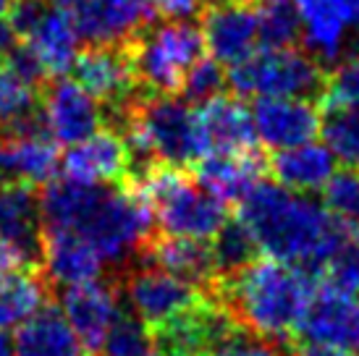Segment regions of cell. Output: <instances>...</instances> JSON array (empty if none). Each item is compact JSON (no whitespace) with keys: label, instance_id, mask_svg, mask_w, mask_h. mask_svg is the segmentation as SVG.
<instances>
[{"label":"cell","instance_id":"6da1fadb","mask_svg":"<svg viewBox=\"0 0 359 356\" xmlns=\"http://www.w3.org/2000/svg\"><path fill=\"white\" fill-rule=\"evenodd\" d=\"M40 218L42 231L76 233L110 265H126L142 254L155 228L152 210L129 181L116 189L69 178L50 181L40 191Z\"/></svg>","mask_w":359,"mask_h":356},{"label":"cell","instance_id":"7a4b0ae2","mask_svg":"<svg viewBox=\"0 0 359 356\" xmlns=\"http://www.w3.org/2000/svg\"><path fill=\"white\" fill-rule=\"evenodd\" d=\"M239 220L259 252L320 275L351 231L328 207L280 184L257 181L239 199Z\"/></svg>","mask_w":359,"mask_h":356},{"label":"cell","instance_id":"3957f363","mask_svg":"<svg viewBox=\"0 0 359 356\" xmlns=\"http://www.w3.org/2000/svg\"><path fill=\"white\" fill-rule=\"evenodd\" d=\"M210 291L250 333L265 341H289L302 330L318 291V275L273 257L252 259L220 275Z\"/></svg>","mask_w":359,"mask_h":356},{"label":"cell","instance_id":"277c9868","mask_svg":"<svg viewBox=\"0 0 359 356\" xmlns=\"http://www.w3.org/2000/svg\"><path fill=\"white\" fill-rule=\"evenodd\" d=\"M131 189L152 210L163 236H184L210 241L229 220L226 202L202 186L189 170L168 163H150L129 178Z\"/></svg>","mask_w":359,"mask_h":356},{"label":"cell","instance_id":"5b68a950","mask_svg":"<svg viewBox=\"0 0 359 356\" xmlns=\"http://www.w3.org/2000/svg\"><path fill=\"white\" fill-rule=\"evenodd\" d=\"M118 121V131L129 144L137 168H144L150 163L187 168L205 155L197 131V116L187 105V100L142 92L121 113Z\"/></svg>","mask_w":359,"mask_h":356},{"label":"cell","instance_id":"8992f818","mask_svg":"<svg viewBox=\"0 0 359 356\" xmlns=\"http://www.w3.org/2000/svg\"><path fill=\"white\" fill-rule=\"evenodd\" d=\"M330 71L304 48H262L229 66L226 84L239 97H325Z\"/></svg>","mask_w":359,"mask_h":356},{"label":"cell","instance_id":"52a82bcc","mask_svg":"<svg viewBox=\"0 0 359 356\" xmlns=\"http://www.w3.org/2000/svg\"><path fill=\"white\" fill-rule=\"evenodd\" d=\"M129 53L144 95H176L189 69L205 55V37L187 19L150 21L129 42Z\"/></svg>","mask_w":359,"mask_h":356},{"label":"cell","instance_id":"ba28073f","mask_svg":"<svg viewBox=\"0 0 359 356\" xmlns=\"http://www.w3.org/2000/svg\"><path fill=\"white\" fill-rule=\"evenodd\" d=\"M71 71L74 81H79L92 97L100 105H108L116 116H121L142 95L129 45H90L76 53Z\"/></svg>","mask_w":359,"mask_h":356},{"label":"cell","instance_id":"9c48e42d","mask_svg":"<svg viewBox=\"0 0 359 356\" xmlns=\"http://www.w3.org/2000/svg\"><path fill=\"white\" fill-rule=\"evenodd\" d=\"M126 299H129L131 312L150 330H155L170 322L173 317L184 315L194 304H200L205 294L189 280L173 275L158 265H150L134 270L126 278Z\"/></svg>","mask_w":359,"mask_h":356},{"label":"cell","instance_id":"30bf717a","mask_svg":"<svg viewBox=\"0 0 359 356\" xmlns=\"http://www.w3.org/2000/svg\"><path fill=\"white\" fill-rule=\"evenodd\" d=\"M233 330H239V322L229 315V309L218 299L212 301L205 296L184 315L155 327L152 343L158 346L160 356H197L205 348L229 338Z\"/></svg>","mask_w":359,"mask_h":356},{"label":"cell","instance_id":"8fae6325","mask_svg":"<svg viewBox=\"0 0 359 356\" xmlns=\"http://www.w3.org/2000/svg\"><path fill=\"white\" fill-rule=\"evenodd\" d=\"M134 158L118 129H97L92 137L71 144L60 158L63 178L76 184H126Z\"/></svg>","mask_w":359,"mask_h":356},{"label":"cell","instance_id":"7c38bea8","mask_svg":"<svg viewBox=\"0 0 359 356\" xmlns=\"http://www.w3.org/2000/svg\"><path fill=\"white\" fill-rule=\"evenodd\" d=\"M202 37L210 55L233 66L259 45L257 13L252 0H218L202 8Z\"/></svg>","mask_w":359,"mask_h":356},{"label":"cell","instance_id":"4fadbf2b","mask_svg":"<svg viewBox=\"0 0 359 356\" xmlns=\"http://www.w3.org/2000/svg\"><path fill=\"white\" fill-rule=\"evenodd\" d=\"M71 16L87 45H129L155 13L147 0H74Z\"/></svg>","mask_w":359,"mask_h":356},{"label":"cell","instance_id":"5bb4252c","mask_svg":"<svg viewBox=\"0 0 359 356\" xmlns=\"http://www.w3.org/2000/svg\"><path fill=\"white\" fill-rule=\"evenodd\" d=\"M42 118H45L48 134L58 144L71 147L100 129L102 110L100 102L79 81L55 76L42 97Z\"/></svg>","mask_w":359,"mask_h":356},{"label":"cell","instance_id":"9a60e30c","mask_svg":"<svg viewBox=\"0 0 359 356\" xmlns=\"http://www.w3.org/2000/svg\"><path fill=\"white\" fill-rule=\"evenodd\" d=\"M60 312L74 327V333L90 351H100L105 336L121 315V296L116 283L87 280L63 288Z\"/></svg>","mask_w":359,"mask_h":356},{"label":"cell","instance_id":"2e32d148","mask_svg":"<svg viewBox=\"0 0 359 356\" xmlns=\"http://www.w3.org/2000/svg\"><path fill=\"white\" fill-rule=\"evenodd\" d=\"M255 134L270 149L297 147L320 134L323 113L312 100L297 97H259L252 110Z\"/></svg>","mask_w":359,"mask_h":356},{"label":"cell","instance_id":"e0dca14e","mask_svg":"<svg viewBox=\"0 0 359 356\" xmlns=\"http://www.w3.org/2000/svg\"><path fill=\"white\" fill-rule=\"evenodd\" d=\"M194 116H197V131H200L205 155H212V152L233 155V152L257 149L252 110L239 97L218 95L202 102L200 110H194Z\"/></svg>","mask_w":359,"mask_h":356},{"label":"cell","instance_id":"ac0fdd59","mask_svg":"<svg viewBox=\"0 0 359 356\" xmlns=\"http://www.w3.org/2000/svg\"><path fill=\"white\" fill-rule=\"evenodd\" d=\"M302 19V48L325 69H336L341 60L357 55L346 19L333 0H294Z\"/></svg>","mask_w":359,"mask_h":356},{"label":"cell","instance_id":"d6986e66","mask_svg":"<svg viewBox=\"0 0 359 356\" xmlns=\"http://www.w3.org/2000/svg\"><path fill=\"white\" fill-rule=\"evenodd\" d=\"M60 170L58 142L50 134H0V181L45 186Z\"/></svg>","mask_w":359,"mask_h":356},{"label":"cell","instance_id":"ffe728a7","mask_svg":"<svg viewBox=\"0 0 359 356\" xmlns=\"http://www.w3.org/2000/svg\"><path fill=\"white\" fill-rule=\"evenodd\" d=\"M299 333L309 343L359 346V299L320 286L312 296Z\"/></svg>","mask_w":359,"mask_h":356},{"label":"cell","instance_id":"44dd1931","mask_svg":"<svg viewBox=\"0 0 359 356\" xmlns=\"http://www.w3.org/2000/svg\"><path fill=\"white\" fill-rule=\"evenodd\" d=\"M0 238L8 241L27 265L40 262L42 218L34 186L19 181H6L0 186Z\"/></svg>","mask_w":359,"mask_h":356},{"label":"cell","instance_id":"7402d4cb","mask_svg":"<svg viewBox=\"0 0 359 356\" xmlns=\"http://www.w3.org/2000/svg\"><path fill=\"white\" fill-rule=\"evenodd\" d=\"M40 262L45 278L55 286H76L102 275V257L71 231H42Z\"/></svg>","mask_w":359,"mask_h":356},{"label":"cell","instance_id":"603a6c76","mask_svg":"<svg viewBox=\"0 0 359 356\" xmlns=\"http://www.w3.org/2000/svg\"><path fill=\"white\" fill-rule=\"evenodd\" d=\"M265 173H268V158L259 149L233 152V155L212 152L197 160L194 168V178L226 205L239 202L257 181H262Z\"/></svg>","mask_w":359,"mask_h":356},{"label":"cell","instance_id":"cb8c5ba5","mask_svg":"<svg viewBox=\"0 0 359 356\" xmlns=\"http://www.w3.org/2000/svg\"><path fill=\"white\" fill-rule=\"evenodd\" d=\"M142 257L150 265H158L173 275L189 280L200 288H212L218 280V265L212 254V244L202 238L184 236H160L150 238L142 249Z\"/></svg>","mask_w":359,"mask_h":356},{"label":"cell","instance_id":"d4e9b609","mask_svg":"<svg viewBox=\"0 0 359 356\" xmlns=\"http://www.w3.org/2000/svg\"><path fill=\"white\" fill-rule=\"evenodd\" d=\"M13 356H90L63 312L55 307L37 309L13 336Z\"/></svg>","mask_w":359,"mask_h":356},{"label":"cell","instance_id":"484cf974","mask_svg":"<svg viewBox=\"0 0 359 356\" xmlns=\"http://www.w3.org/2000/svg\"><path fill=\"white\" fill-rule=\"evenodd\" d=\"M79 40L71 11L66 6H48L45 16L24 40V45L37 55L45 76H63L76 60Z\"/></svg>","mask_w":359,"mask_h":356},{"label":"cell","instance_id":"4316f807","mask_svg":"<svg viewBox=\"0 0 359 356\" xmlns=\"http://www.w3.org/2000/svg\"><path fill=\"white\" fill-rule=\"evenodd\" d=\"M268 173L276 178V184L297 194H315L323 191L328 178L336 173V163L325 144L304 142L297 147L278 149L268 160Z\"/></svg>","mask_w":359,"mask_h":356},{"label":"cell","instance_id":"83f0119b","mask_svg":"<svg viewBox=\"0 0 359 356\" xmlns=\"http://www.w3.org/2000/svg\"><path fill=\"white\" fill-rule=\"evenodd\" d=\"M48 301V283L29 267L0 273V330L19 327Z\"/></svg>","mask_w":359,"mask_h":356},{"label":"cell","instance_id":"f1b7e54d","mask_svg":"<svg viewBox=\"0 0 359 356\" xmlns=\"http://www.w3.org/2000/svg\"><path fill=\"white\" fill-rule=\"evenodd\" d=\"M262 48L302 45V19L294 0H252Z\"/></svg>","mask_w":359,"mask_h":356},{"label":"cell","instance_id":"f546056e","mask_svg":"<svg viewBox=\"0 0 359 356\" xmlns=\"http://www.w3.org/2000/svg\"><path fill=\"white\" fill-rule=\"evenodd\" d=\"M320 134L333 158L344 163V168L359 170V113L344 105L325 102Z\"/></svg>","mask_w":359,"mask_h":356},{"label":"cell","instance_id":"4dcf8cb0","mask_svg":"<svg viewBox=\"0 0 359 356\" xmlns=\"http://www.w3.org/2000/svg\"><path fill=\"white\" fill-rule=\"evenodd\" d=\"M210 241H212V254H215V265H218V278L250 265L252 259H257L259 254V247L255 236L250 233V228L244 226L239 218H231V215Z\"/></svg>","mask_w":359,"mask_h":356},{"label":"cell","instance_id":"1f68e13d","mask_svg":"<svg viewBox=\"0 0 359 356\" xmlns=\"http://www.w3.org/2000/svg\"><path fill=\"white\" fill-rule=\"evenodd\" d=\"M323 194L330 215H336L349 231H359V170L344 168L333 173L323 186Z\"/></svg>","mask_w":359,"mask_h":356},{"label":"cell","instance_id":"d6a6232c","mask_svg":"<svg viewBox=\"0 0 359 356\" xmlns=\"http://www.w3.org/2000/svg\"><path fill=\"white\" fill-rule=\"evenodd\" d=\"M152 330L137 315H123L113 322L100 351L105 356H147L152 351Z\"/></svg>","mask_w":359,"mask_h":356},{"label":"cell","instance_id":"836d02e7","mask_svg":"<svg viewBox=\"0 0 359 356\" xmlns=\"http://www.w3.org/2000/svg\"><path fill=\"white\" fill-rule=\"evenodd\" d=\"M323 286L341 291V294H359V238L351 233L336 254L328 259V265L323 267Z\"/></svg>","mask_w":359,"mask_h":356},{"label":"cell","instance_id":"e575fe53","mask_svg":"<svg viewBox=\"0 0 359 356\" xmlns=\"http://www.w3.org/2000/svg\"><path fill=\"white\" fill-rule=\"evenodd\" d=\"M226 89V71H223V63L212 58H205L202 55L194 66L189 69V74L184 76V84H181V97L191 102V105H202L208 100L223 95Z\"/></svg>","mask_w":359,"mask_h":356},{"label":"cell","instance_id":"d590c367","mask_svg":"<svg viewBox=\"0 0 359 356\" xmlns=\"http://www.w3.org/2000/svg\"><path fill=\"white\" fill-rule=\"evenodd\" d=\"M37 110V87L16 76L11 69H0V126Z\"/></svg>","mask_w":359,"mask_h":356},{"label":"cell","instance_id":"8d00e7d4","mask_svg":"<svg viewBox=\"0 0 359 356\" xmlns=\"http://www.w3.org/2000/svg\"><path fill=\"white\" fill-rule=\"evenodd\" d=\"M197 356H280V354L265 338L255 336V333H244V330H233L229 338H223L215 346L205 348Z\"/></svg>","mask_w":359,"mask_h":356},{"label":"cell","instance_id":"74e56055","mask_svg":"<svg viewBox=\"0 0 359 356\" xmlns=\"http://www.w3.org/2000/svg\"><path fill=\"white\" fill-rule=\"evenodd\" d=\"M48 6H50L48 0H16L8 8V13H6V24L11 27L13 37L21 42L27 40L34 32V27L40 24L42 16H45Z\"/></svg>","mask_w":359,"mask_h":356},{"label":"cell","instance_id":"f35d334b","mask_svg":"<svg viewBox=\"0 0 359 356\" xmlns=\"http://www.w3.org/2000/svg\"><path fill=\"white\" fill-rule=\"evenodd\" d=\"M6 69H11L16 76H21V79L34 84V87L45 79V71H42L40 60H37V55L27 45H13L6 53Z\"/></svg>","mask_w":359,"mask_h":356},{"label":"cell","instance_id":"ab89813d","mask_svg":"<svg viewBox=\"0 0 359 356\" xmlns=\"http://www.w3.org/2000/svg\"><path fill=\"white\" fill-rule=\"evenodd\" d=\"M147 6L163 19H189L200 11V0H147Z\"/></svg>","mask_w":359,"mask_h":356},{"label":"cell","instance_id":"60d3db41","mask_svg":"<svg viewBox=\"0 0 359 356\" xmlns=\"http://www.w3.org/2000/svg\"><path fill=\"white\" fill-rule=\"evenodd\" d=\"M294 356H354V351L346 346H330V343H304Z\"/></svg>","mask_w":359,"mask_h":356},{"label":"cell","instance_id":"b9f144b4","mask_svg":"<svg viewBox=\"0 0 359 356\" xmlns=\"http://www.w3.org/2000/svg\"><path fill=\"white\" fill-rule=\"evenodd\" d=\"M333 3L339 6L341 16L346 19L351 34H354V42H357L359 48V0H333Z\"/></svg>","mask_w":359,"mask_h":356},{"label":"cell","instance_id":"7bdbcfd3","mask_svg":"<svg viewBox=\"0 0 359 356\" xmlns=\"http://www.w3.org/2000/svg\"><path fill=\"white\" fill-rule=\"evenodd\" d=\"M24 265H27V262L21 259L19 252L11 247L8 241H3V238H0V273L13 270V267H24Z\"/></svg>","mask_w":359,"mask_h":356},{"label":"cell","instance_id":"ee69618b","mask_svg":"<svg viewBox=\"0 0 359 356\" xmlns=\"http://www.w3.org/2000/svg\"><path fill=\"white\" fill-rule=\"evenodd\" d=\"M13 45H16V37H13L11 27L6 24V19H3L0 21V63H3V55H6Z\"/></svg>","mask_w":359,"mask_h":356},{"label":"cell","instance_id":"f6af8a7d","mask_svg":"<svg viewBox=\"0 0 359 356\" xmlns=\"http://www.w3.org/2000/svg\"><path fill=\"white\" fill-rule=\"evenodd\" d=\"M0 356H13V341L6 336V330H0Z\"/></svg>","mask_w":359,"mask_h":356},{"label":"cell","instance_id":"bcb514c9","mask_svg":"<svg viewBox=\"0 0 359 356\" xmlns=\"http://www.w3.org/2000/svg\"><path fill=\"white\" fill-rule=\"evenodd\" d=\"M8 8H11L8 0H0V21L6 19V13H8Z\"/></svg>","mask_w":359,"mask_h":356},{"label":"cell","instance_id":"7dc6e473","mask_svg":"<svg viewBox=\"0 0 359 356\" xmlns=\"http://www.w3.org/2000/svg\"><path fill=\"white\" fill-rule=\"evenodd\" d=\"M50 6H74V0H48Z\"/></svg>","mask_w":359,"mask_h":356},{"label":"cell","instance_id":"c3c4849f","mask_svg":"<svg viewBox=\"0 0 359 356\" xmlns=\"http://www.w3.org/2000/svg\"><path fill=\"white\" fill-rule=\"evenodd\" d=\"M147 356H160V354H152V351H150V354H147Z\"/></svg>","mask_w":359,"mask_h":356},{"label":"cell","instance_id":"681fc988","mask_svg":"<svg viewBox=\"0 0 359 356\" xmlns=\"http://www.w3.org/2000/svg\"><path fill=\"white\" fill-rule=\"evenodd\" d=\"M208 3H218V0H208Z\"/></svg>","mask_w":359,"mask_h":356}]
</instances>
